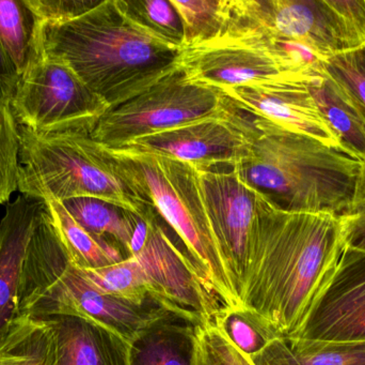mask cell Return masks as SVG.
<instances>
[{
  "label": "cell",
  "instance_id": "obj_18",
  "mask_svg": "<svg viewBox=\"0 0 365 365\" xmlns=\"http://www.w3.org/2000/svg\"><path fill=\"white\" fill-rule=\"evenodd\" d=\"M197 328L177 315L156 321L130 343V365H197Z\"/></svg>",
  "mask_w": 365,
  "mask_h": 365
},
{
  "label": "cell",
  "instance_id": "obj_26",
  "mask_svg": "<svg viewBox=\"0 0 365 365\" xmlns=\"http://www.w3.org/2000/svg\"><path fill=\"white\" fill-rule=\"evenodd\" d=\"M83 271L90 283L109 295L139 304L154 300L145 274L133 257L109 267Z\"/></svg>",
  "mask_w": 365,
  "mask_h": 365
},
{
  "label": "cell",
  "instance_id": "obj_7",
  "mask_svg": "<svg viewBox=\"0 0 365 365\" xmlns=\"http://www.w3.org/2000/svg\"><path fill=\"white\" fill-rule=\"evenodd\" d=\"M234 105L215 88L189 81L182 68L145 91L109 107L91 135L108 149L205 118L220 117Z\"/></svg>",
  "mask_w": 365,
  "mask_h": 365
},
{
  "label": "cell",
  "instance_id": "obj_11",
  "mask_svg": "<svg viewBox=\"0 0 365 365\" xmlns=\"http://www.w3.org/2000/svg\"><path fill=\"white\" fill-rule=\"evenodd\" d=\"M249 147L248 114L234 105L220 117L154 133L121 149L177 159L197 169H233L246 158Z\"/></svg>",
  "mask_w": 365,
  "mask_h": 365
},
{
  "label": "cell",
  "instance_id": "obj_29",
  "mask_svg": "<svg viewBox=\"0 0 365 365\" xmlns=\"http://www.w3.org/2000/svg\"><path fill=\"white\" fill-rule=\"evenodd\" d=\"M215 325L250 358L276 338L242 309H221Z\"/></svg>",
  "mask_w": 365,
  "mask_h": 365
},
{
  "label": "cell",
  "instance_id": "obj_9",
  "mask_svg": "<svg viewBox=\"0 0 365 365\" xmlns=\"http://www.w3.org/2000/svg\"><path fill=\"white\" fill-rule=\"evenodd\" d=\"M10 109L19 126L49 134L92 132L109 106L68 64L43 56L21 75Z\"/></svg>",
  "mask_w": 365,
  "mask_h": 365
},
{
  "label": "cell",
  "instance_id": "obj_25",
  "mask_svg": "<svg viewBox=\"0 0 365 365\" xmlns=\"http://www.w3.org/2000/svg\"><path fill=\"white\" fill-rule=\"evenodd\" d=\"M184 28L182 49L217 40L229 21L230 0H171Z\"/></svg>",
  "mask_w": 365,
  "mask_h": 365
},
{
  "label": "cell",
  "instance_id": "obj_34",
  "mask_svg": "<svg viewBox=\"0 0 365 365\" xmlns=\"http://www.w3.org/2000/svg\"><path fill=\"white\" fill-rule=\"evenodd\" d=\"M21 74L0 42V104L10 106L19 89Z\"/></svg>",
  "mask_w": 365,
  "mask_h": 365
},
{
  "label": "cell",
  "instance_id": "obj_5",
  "mask_svg": "<svg viewBox=\"0 0 365 365\" xmlns=\"http://www.w3.org/2000/svg\"><path fill=\"white\" fill-rule=\"evenodd\" d=\"M110 150L156 214L175 234L221 306L240 309L206 214L199 169L158 154Z\"/></svg>",
  "mask_w": 365,
  "mask_h": 365
},
{
  "label": "cell",
  "instance_id": "obj_2",
  "mask_svg": "<svg viewBox=\"0 0 365 365\" xmlns=\"http://www.w3.org/2000/svg\"><path fill=\"white\" fill-rule=\"evenodd\" d=\"M43 56L62 60L109 107L181 68L182 47L135 23L118 0H103L63 24L42 23Z\"/></svg>",
  "mask_w": 365,
  "mask_h": 365
},
{
  "label": "cell",
  "instance_id": "obj_1",
  "mask_svg": "<svg viewBox=\"0 0 365 365\" xmlns=\"http://www.w3.org/2000/svg\"><path fill=\"white\" fill-rule=\"evenodd\" d=\"M343 250L339 216L284 211L259 195L240 309L276 338H295Z\"/></svg>",
  "mask_w": 365,
  "mask_h": 365
},
{
  "label": "cell",
  "instance_id": "obj_23",
  "mask_svg": "<svg viewBox=\"0 0 365 365\" xmlns=\"http://www.w3.org/2000/svg\"><path fill=\"white\" fill-rule=\"evenodd\" d=\"M60 203L86 231L113 242L128 256L137 225L145 216L94 197H76Z\"/></svg>",
  "mask_w": 365,
  "mask_h": 365
},
{
  "label": "cell",
  "instance_id": "obj_33",
  "mask_svg": "<svg viewBox=\"0 0 365 365\" xmlns=\"http://www.w3.org/2000/svg\"><path fill=\"white\" fill-rule=\"evenodd\" d=\"M42 23L63 24L92 10L96 0H26Z\"/></svg>",
  "mask_w": 365,
  "mask_h": 365
},
{
  "label": "cell",
  "instance_id": "obj_8",
  "mask_svg": "<svg viewBox=\"0 0 365 365\" xmlns=\"http://www.w3.org/2000/svg\"><path fill=\"white\" fill-rule=\"evenodd\" d=\"M128 257L145 274L152 299L197 326L215 324L223 308L197 274L186 250L169 235L155 209L141 218Z\"/></svg>",
  "mask_w": 365,
  "mask_h": 365
},
{
  "label": "cell",
  "instance_id": "obj_19",
  "mask_svg": "<svg viewBox=\"0 0 365 365\" xmlns=\"http://www.w3.org/2000/svg\"><path fill=\"white\" fill-rule=\"evenodd\" d=\"M251 359L255 365H365V341L274 338Z\"/></svg>",
  "mask_w": 365,
  "mask_h": 365
},
{
  "label": "cell",
  "instance_id": "obj_15",
  "mask_svg": "<svg viewBox=\"0 0 365 365\" xmlns=\"http://www.w3.org/2000/svg\"><path fill=\"white\" fill-rule=\"evenodd\" d=\"M181 68L189 81L220 91L253 81L299 76L261 43L249 39H218L184 49Z\"/></svg>",
  "mask_w": 365,
  "mask_h": 365
},
{
  "label": "cell",
  "instance_id": "obj_31",
  "mask_svg": "<svg viewBox=\"0 0 365 365\" xmlns=\"http://www.w3.org/2000/svg\"><path fill=\"white\" fill-rule=\"evenodd\" d=\"M197 365H255L215 324L197 328Z\"/></svg>",
  "mask_w": 365,
  "mask_h": 365
},
{
  "label": "cell",
  "instance_id": "obj_28",
  "mask_svg": "<svg viewBox=\"0 0 365 365\" xmlns=\"http://www.w3.org/2000/svg\"><path fill=\"white\" fill-rule=\"evenodd\" d=\"M21 141L10 106L0 104V205L19 190Z\"/></svg>",
  "mask_w": 365,
  "mask_h": 365
},
{
  "label": "cell",
  "instance_id": "obj_21",
  "mask_svg": "<svg viewBox=\"0 0 365 365\" xmlns=\"http://www.w3.org/2000/svg\"><path fill=\"white\" fill-rule=\"evenodd\" d=\"M51 221L73 263L81 270H96L121 263L128 255L104 238L86 231L60 201H44Z\"/></svg>",
  "mask_w": 365,
  "mask_h": 365
},
{
  "label": "cell",
  "instance_id": "obj_30",
  "mask_svg": "<svg viewBox=\"0 0 365 365\" xmlns=\"http://www.w3.org/2000/svg\"><path fill=\"white\" fill-rule=\"evenodd\" d=\"M324 69L365 114V45L328 58Z\"/></svg>",
  "mask_w": 365,
  "mask_h": 365
},
{
  "label": "cell",
  "instance_id": "obj_20",
  "mask_svg": "<svg viewBox=\"0 0 365 365\" xmlns=\"http://www.w3.org/2000/svg\"><path fill=\"white\" fill-rule=\"evenodd\" d=\"M309 89L344 149L365 162V114L349 94L328 76L308 81Z\"/></svg>",
  "mask_w": 365,
  "mask_h": 365
},
{
  "label": "cell",
  "instance_id": "obj_16",
  "mask_svg": "<svg viewBox=\"0 0 365 365\" xmlns=\"http://www.w3.org/2000/svg\"><path fill=\"white\" fill-rule=\"evenodd\" d=\"M45 203L19 196L9 203L0 222V346L12 331L19 315L21 268L28 244Z\"/></svg>",
  "mask_w": 365,
  "mask_h": 365
},
{
  "label": "cell",
  "instance_id": "obj_13",
  "mask_svg": "<svg viewBox=\"0 0 365 365\" xmlns=\"http://www.w3.org/2000/svg\"><path fill=\"white\" fill-rule=\"evenodd\" d=\"M295 338L365 341V251L344 246L336 270Z\"/></svg>",
  "mask_w": 365,
  "mask_h": 365
},
{
  "label": "cell",
  "instance_id": "obj_22",
  "mask_svg": "<svg viewBox=\"0 0 365 365\" xmlns=\"http://www.w3.org/2000/svg\"><path fill=\"white\" fill-rule=\"evenodd\" d=\"M42 21L26 0H0V42L24 75L43 57Z\"/></svg>",
  "mask_w": 365,
  "mask_h": 365
},
{
  "label": "cell",
  "instance_id": "obj_14",
  "mask_svg": "<svg viewBox=\"0 0 365 365\" xmlns=\"http://www.w3.org/2000/svg\"><path fill=\"white\" fill-rule=\"evenodd\" d=\"M309 81L311 79L299 76L277 77L221 92L246 113L349 154L322 115L309 89Z\"/></svg>",
  "mask_w": 365,
  "mask_h": 365
},
{
  "label": "cell",
  "instance_id": "obj_24",
  "mask_svg": "<svg viewBox=\"0 0 365 365\" xmlns=\"http://www.w3.org/2000/svg\"><path fill=\"white\" fill-rule=\"evenodd\" d=\"M53 334L38 319H21L0 346V365H53Z\"/></svg>",
  "mask_w": 365,
  "mask_h": 365
},
{
  "label": "cell",
  "instance_id": "obj_17",
  "mask_svg": "<svg viewBox=\"0 0 365 365\" xmlns=\"http://www.w3.org/2000/svg\"><path fill=\"white\" fill-rule=\"evenodd\" d=\"M36 319L53 334V365H130V343L92 319L77 315Z\"/></svg>",
  "mask_w": 365,
  "mask_h": 365
},
{
  "label": "cell",
  "instance_id": "obj_3",
  "mask_svg": "<svg viewBox=\"0 0 365 365\" xmlns=\"http://www.w3.org/2000/svg\"><path fill=\"white\" fill-rule=\"evenodd\" d=\"M248 124V154L233 169L244 184L284 211L346 214L360 159L251 114Z\"/></svg>",
  "mask_w": 365,
  "mask_h": 365
},
{
  "label": "cell",
  "instance_id": "obj_10",
  "mask_svg": "<svg viewBox=\"0 0 365 365\" xmlns=\"http://www.w3.org/2000/svg\"><path fill=\"white\" fill-rule=\"evenodd\" d=\"M274 36L304 43L324 60L351 51L334 0H230L218 39Z\"/></svg>",
  "mask_w": 365,
  "mask_h": 365
},
{
  "label": "cell",
  "instance_id": "obj_6",
  "mask_svg": "<svg viewBox=\"0 0 365 365\" xmlns=\"http://www.w3.org/2000/svg\"><path fill=\"white\" fill-rule=\"evenodd\" d=\"M19 314L28 319L77 315L92 319L128 343L173 313L155 300L134 304L96 289L66 249L46 244L28 253L21 270Z\"/></svg>",
  "mask_w": 365,
  "mask_h": 365
},
{
  "label": "cell",
  "instance_id": "obj_12",
  "mask_svg": "<svg viewBox=\"0 0 365 365\" xmlns=\"http://www.w3.org/2000/svg\"><path fill=\"white\" fill-rule=\"evenodd\" d=\"M199 180L210 227L240 302L259 194L233 169H199Z\"/></svg>",
  "mask_w": 365,
  "mask_h": 365
},
{
  "label": "cell",
  "instance_id": "obj_27",
  "mask_svg": "<svg viewBox=\"0 0 365 365\" xmlns=\"http://www.w3.org/2000/svg\"><path fill=\"white\" fill-rule=\"evenodd\" d=\"M118 2L135 23L162 40L182 49L184 28L171 0H118Z\"/></svg>",
  "mask_w": 365,
  "mask_h": 365
},
{
  "label": "cell",
  "instance_id": "obj_32",
  "mask_svg": "<svg viewBox=\"0 0 365 365\" xmlns=\"http://www.w3.org/2000/svg\"><path fill=\"white\" fill-rule=\"evenodd\" d=\"M341 221L344 246L365 251V162L362 163L351 207L341 216Z\"/></svg>",
  "mask_w": 365,
  "mask_h": 365
},
{
  "label": "cell",
  "instance_id": "obj_4",
  "mask_svg": "<svg viewBox=\"0 0 365 365\" xmlns=\"http://www.w3.org/2000/svg\"><path fill=\"white\" fill-rule=\"evenodd\" d=\"M19 191L38 201L94 197L147 216L154 208L113 152L88 131L38 134L19 126Z\"/></svg>",
  "mask_w": 365,
  "mask_h": 365
}]
</instances>
